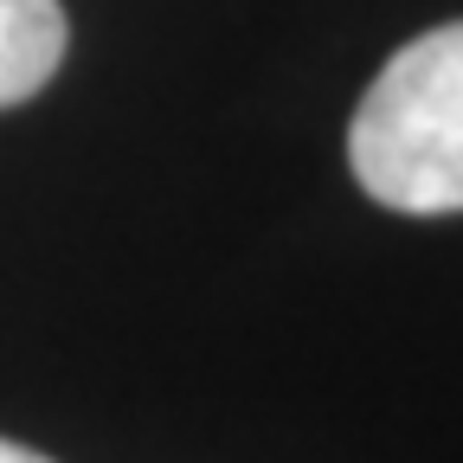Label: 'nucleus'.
I'll return each mask as SVG.
<instances>
[{
	"instance_id": "1",
	"label": "nucleus",
	"mask_w": 463,
	"mask_h": 463,
	"mask_svg": "<svg viewBox=\"0 0 463 463\" xmlns=\"http://www.w3.org/2000/svg\"><path fill=\"white\" fill-rule=\"evenodd\" d=\"M347 161L367 200L392 213H463V20L405 39L367 84Z\"/></svg>"
},
{
	"instance_id": "3",
	"label": "nucleus",
	"mask_w": 463,
	"mask_h": 463,
	"mask_svg": "<svg viewBox=\"0 0 463 463\" xmlns=\"http://www.w3.org/2000/svg\"><path fill=\"white\" fill-rule=\"evenodd\" d=\"M0 463H52V457H39V450H26V444H7V438H0Z\"/></svg>"
},
{
	"instance_id": "2",
	"label": "nucleus",
	"mask_w": 463,
	"mask_h": 463,
	"mask_svg": "<svg viewBox=\"0 0 463 463\" xmlns=\"http://www.w3.org/2000/svg\"><path fill=\"white\" fill-rule=\"evenodd\" d=\"M65 7L58 0H0V109H14L52 84L65 65Z\"/></svg>"
}]
</instances>
